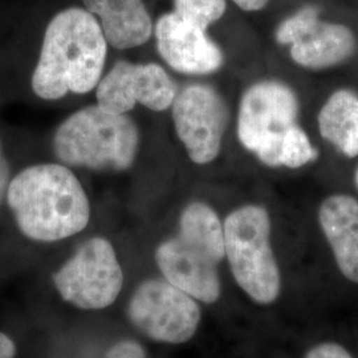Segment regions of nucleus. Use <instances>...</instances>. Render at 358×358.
<instances>
[{
    "label": "nucleus",
    "instance_id": "1",
    "mask_svg": "<svg viewBox=\"0 0 358 358\" xmlns=\"http://www.w3.org/2000/svg\"><path fill=\"white\" fill-rule=\"evenodd\" d=\"M108 43L99 20L85 8L56 13L45 28L31 87L41 100L96 90L103 77Z\"/></svg>",
    "mask_w": 358,
    "mask_h": 358
},
{
    "label": "nucleus",
    "instance_id": "2",
    "mask_svg": "<svg viewBox=\"0 0 358 358\" xmlns=\"http://www.w3.org/2000/svg\"><path fill=\"white\" fill-rule=\"evenodd\" d=\"M6 198L19 230L35 242L63 241L90 223L88 195L63 164L23 169L11 179Z\"/></svg>",
    "mask_w": 358,
    "mask_h": 358
},
{
    "label": "nucleus",
    "instance_id": "3",
    "mask_svg": "<svg viewBox=\"0 0 358 358\" xmlns=\"http://www.w3.org/2000/svg\"><path fill=\"white\" fill-rule=\"evenodd\" d=\"M226 257L223 224L203 202L186 206L178 234L158 245L155 262L167 282L206 304L222 294L217 266Z\"/></svg>",
    "mask_w": 358,
    "mask_h": 358
},
{
    "label": "nucleus",
    "instance_id": "4",
    "mask_svg": "<svg viewBox=\"0 0 358 358\" xmlns=\"http://www.w3.org/2000/svg\"><path fill=\"white\" fill-rule=\"evenodd\" d=\"M56 158L68 167L125 171L134 165L140 130L128 115L90 105L65 118L53 136Z\"/></svg>",
    "mask_w": 358,
    "mask_h": 358
},
{
    "label": "nucleus",
    "instance_id": "5",
    "mask_svg": "<svg viewBox=\"0 0 358 358\" xmlns=\"http://www.w3.org/2000/svg\"><path fill=\"white\" fill-rule=\"evenodd\" d=\"M271 231L268 210L259 205L234 210L223 223L224 252L234 279L260 306L275 303L282 291Z\"/></svg>",
    "mask_w": 358,
    "mask_h": 358
},
{
    "label": "nucleus",
    "instance_id": "6",
    "mask_svg": "<svg viewBox=\"0 0 358 358\" xmlns=\"http://www.w3.org/2000/svg\"><path fill=\"white\" fill-rule=\"evenodd\" d=\"M297 117L299 99L289 85L278 80L257 81L239 101L238 140L263 165L282 167L284 145Z\"/></svg>",
    "mask_w": 358,
    "mask_h": 358
},
{
    "label": "nucleus",
    "instance_id": "7",
    "mask_svg": "<svg viewBox=\"0 0 358 358\" xmlns=\"http://www.w3.org/2000/svg\"><path fill=\"white\" fill-rule=\"evenodd\" d=\"M53 282L65 301L81 309H103L112 306L124 284V273L115 247L105 238H92L62 268Z\"/></svg>",
    "mask_w": 358,
    "mask_h": 358
},
{
    "label": "nucleus",
    "instance_id": "8",
    "mask_svg": "<svg viewBox=\"0 0 358 358\" xmlns=\"http://www.w3.org/2000/svg\"><path fill=\"white\" fill-rule=\"evenodd\" d=\"M129 319L149 338L167 344L192 340L201 324V307L167 280L141 282L130 299Z\"/></svg>",
    "mask_w": 358,
    "mask_h": 358
},
{
    "label": "nucleus",
    "instance_id": "9",
    "mask_svg": "<svg viewBox=\"0 0 358 358\" xmlns=\"http://www.w3.org/2000/svg\"><path fill=\"white\" fill-rule=\"evenodd\" d=\"M171 117L179 141L192 162H214L222 150L230 120L222 94L207 84H190L177 93Z\"/></svg>",
    "mask_w": 358,
    "mask_h": 358
},
{
    "label": "nucleus",
    "instance_id": "10",
    "mask_svg": "<svg viewBox=\"0 0 358 358\" xmlns=\"http://www.w3.org/2000/svg\"><path fill=\"white\" fill-rule=\"evenodd\" d=\"M177 93V84L164 66L118 60L99 81L96 100L103 109L121 115H128L137 105L165 112Z\"/></svg>",
    "mask_w": 358,
    "mask_h": 358
},
{
    "label": "nucleus",
    "instance_id": "11",
    "mask_svg": "<svg viewBox=\"0 0 358 358\" xmlns=\"http://www.w3.org/2000/svg\"><path fill=\"white\" fill-rule=\"evenodd\" d=\"M157 50L170 68L182 75L206 76L217 72L224 63L220 47L178 13H164L154 26Z\"/></svg>",
    "mask_w": 358,
    "mask_h": 358
},
{
    "label": "nucleus",
    "instance_id": "12",
    "mask_svg": "<svg viewBox=\"0 0 358 358\" xmlns=\"http://www.w3.org/2000/svg\"><path fill=\"white\" fill-rule=\"evenodd\" d=\"M321 231L340 272L358 284V201L348 194H332L319 207Z\"/></svg>",
    "mask_w": 358,
    "mask_h": 358
},
{
    "label": "nucleus",
    "instance_id": "13",
    "mask_svg": "<svg viewBox=\"0 0 358 358\" xmlns=\"http://www.w3.org/2000/svg\"><path fill=\"white\" fill-rule=\"evenodd\" d=\"M84 7L100 23L108 45L131 50L153 35L152 16L143 0H83Z\"/></svg>",
    "mask_w": 358,
    "mask_h": 358
},
{
    "label": "nucleus",
    "instance_id": "14",
    "mask_svg": "<svg viewBox=\"0 0 358 358\" xmlns=\"http://www.w3.org/2000/svg\"><path fill=\"white\" fill-rule=\"evenodd\" d=\"M356 47V36L349 27L320 20L289 47V55L294 64L304 69L324 71L350 60Z\"/></svg>",
    "mask_w": 358,
    "mask_h": 358
},
{
    "label": "nucleus",
    "instance_id": "15",
    "mask_svg": "<svg viewBox=\"0 0 358 358\" xmlns=\"http://www.w3.org/2000/svg\"><path fill=\"white\" fill-rule=\"evenodd\" d=\"M320 136L346 158L358 157V94L350 90L333 92L317 115Z\"/></svg>",
    "mask_w": 358,
    "mask_h": 358
},
{
    "label": "nucleus",
    "instance_id": "16",
    "mask_svg": "<svg viewBox=\"0 0 358 358\" xmlns=\"http://www.w3.org/2000/svg\"><path fill=\"white\" fill-rule=\"evenodd\" d=\"M174 13L207 31L223 17L227 10L226 0H173Z\"/></svg>",
    "mask_w": 358,
    "mask_h": 358
},
{
    "label": "nucleus",
    "instance_id": "17",
    "mask_svg": "<svg viewBox=\"0 0 358 358\" xmlns=\"http://www.w3.org/2000/svg\"><path fill=\"white\" fill-rule=\"evenodd\" d=\"M320 20V8L316 6H306L282 20L276 28L275 40L280 45L291 47L296 41L308 35Z\"/></svg>",
    "mask_w": 358,
    "mask_h": 358
},
{
    "label": "nucleus",
    "instance_id": "18",
    "mask_svg": "<svg viewBox=\"0 0 358 358\" xmlns=\"http://www.w3.org/2000/svg\"><path fill=\"white\" fill-rule=\"evenodd\" d=\"M304 358H353V356L344 346L332 341H327L312 346Z\"/></svg>",
    "mask_w": 358,
    "mask_h": 358
},
{
    "label": "nucleus",
    "instance_id": "19",
    "mask_svg": "<svg viewBox=\"0 0 358 358\" xmlns=\"http://www.w3.org/2000/svg\"><path fill=\"white\" fill-rule=\"evenodd\" d=\"M105 358H145V352L134 341H121L109 349Z\"/></svg>",
    "mask_w": 358,
    "mask_h": 358
},
{
    "label": "nucleus",
    "instance_id": "20",
    "mask_svg": "<svg viewBox=\"0 0 358 358\" xmlns=\"http://www.w3.org/2000/svg\"><path fill=\"white\" fill-rule=\"evenodd\" d=\"M11 166L10 162L6 157L4 149H3V143L0 140V205L4 199V196L7 195V190L11 182Z\"/></svg>",
    "mask_w": 358,
    "mask_h": 358
},
{
    "label": "nucleus",
    "instance_id": "21",
    "mask_svg": "<svg viewBox=\"0 0 358 358\" xmlns=\"http://www.w3.org/2000/svg\"><path fill=\"white\" fill-rule=\"evenodd\" d=\"M241 10L245 13H256L262 11L267 7L269 0H232Z\"/></svg>",
    "mask_w": 358,
    "mask_h": 358
},
{
    "label": "nucleus",
    "instance_id": "22",
    "mask_svg": "<svg viewBox=\"0 0 358 358\" xmlns=\"http://www.w3.org/2000/svg\"><path fill=\"white\" fill-rule=\"evenodd\" d=\"M16 356V346L13 340L0 332V358H15Z\"/></svg>",
    "mask_w": 358,
    "mask_h": 358
},
{
    "label": "nucleus",
    "instance_id": "23",
    "mask_svg": "<svg viewBox=\"0 0 358 358\" xmlns=\"http://www.w3.org/2000/svg\"><path fill=\"white\" fill-rule=\"evenodd\" d=\"M355 179H356V185H357V190H358V167H357V170H356V176H355Z\"/></svg>",
    "mask_w": 358,
    "mask_h": 358
}]
</instances>
